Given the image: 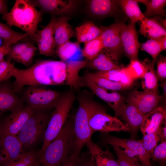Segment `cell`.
Instances as JSON below:
<instances>
[{
    "label": "cell",
    "instance_id": "cell-7",
    "mask_svg": "<svg viewBox=\"0 0 166 166\" xmlns=\"http://www.w3.org/2000/svg\"><path fill=\"white\" fill-rule=\"evenodd\" d=\"M23 90L22 99L34 110L55 109L63 94L38 85L27 86Z\"/></svg>",
    "mask_w": 166,
    "mask_h": 166
},
{
    "label": "cell",
    "instance_id": "cell-8",
    "mask_svg": "<svg viewBox=\"0 0 166 166\" xmlns=\"http://www.w3.org/2000/svg\"><path fill=\"white\" fill-rule=\"evenodd\" d=\"M104 143L110 145H116L123 148V151L129 157L136 160L145 166H153L151 164V155L144 148L140 140L131 138H122L103 133Z\"/></svg>",
    "mask_w": 166,
    "mask_h": 166
},
{
    "label": "cell",
    "instance_id": "cell-25",
    "mask_svg": "<svg viewBox=\"0 0 166 166\" xmlns=\"http://www.w3.org/2000/svg\"><path fill=\"white\" fill-rule=\"evenodd\" d=\"M101 28L90 21L77 26L75 29L77 38L79 43L85 44L96 38L101 35Z\"/></svg>",
    "mask_w": 166,
    "mask_h": 166
},
{
    "label": "cell",
    "instance_id": "cell-40",
    "mask_svg": "<svg viewBox=\"0 0 166 166\" xmlns=\"http://www.w3.org/2000/svg\"><path fill=\"white\" fill-rule=\"evenodd\" d=\"M56 17L52 16L48 24L42 30L37 31L33 40L38 43L44 39L53 36L54 26Z\"/></svg>",
    "mask_w": 166,
    "mask_h": 166
},
{
    "label": "cell",
    "instance_id": "cell-33",
    "mask_svg": "<svg viewBox=\"0 0 166 166\" xmlns=\"http://www.w3.org/2000/svg\"><path fill=\"white\" fill-rule=\"evenodd\" d=\"M39 151H31L22 154L14 161L5 166H40Z\"/></svg>",
    "mask_w": 166,
    "mask_h": 166
},
{
    "label": "cell",
    "instance_id": "cell-41",
    "mask_svg": "<svg viewBox=\"0 0 166 166\" xmlns=\"http://www.w3.org/2000/svg\"><path fill=\"white\" fill-rule=\"evenodd\" d=\"M160 165H165L166 163V140L155 148L151 158Z\"/></svg>",
    "mask_w": 166,
    "mask_h": 166
},
{
    "label": "cell",
    "instance_id": "cell-17",
    "mask_svg": "<svg viewBox=\"0 0 166 166\" xmlns=\"http://www.w3.org/2000/svg\"><path fill=\"white\" fill-rule=\"evenodd\" d=\"M87 8L93 17L103 18L112 16L120 10L118 0H91L87 1Z\"/></svg>",
    "mask_w": 166,
    "mask_h": 166
},
{
    "label": "cell",
    "instance_id": "cell-44",
    "mask_svg": "<svg viewBox=\"0 0 166 166\" xmlns=\"http://www.w3.org/2000/svg\"><path fill=\"white\" fill-rule=\"evenodd\" d=\"M157 64L156 73L159 79L164 80L166 78V58L159 55L156 60Z\"/></svg>",
    "mask_w": 166,
    "mask_h": 166
},
{
    "label": "cell",
    "instance_id": "cell-12",
    "mask_svg": "<svg viewBox=\"0 0 166 166\" xmlns=\"http://www.w3.org/2000/svg\"><path fill=\"white\" fill-rule=\"evenodd\" d=\"M23 153L22 145L16 136L1 133L0 136V166L17 160Z\"/></svg>",
    "mask_w": 166,
    "mask_h": 166
},
{
    "label": "cell",
    "instance_id": "cell-43",
    "mask_svg": "<svg viewBox=\"0 0 166 166\" xmlns=\"http://www.w3.org/2000/svg\"><path fill=\"white\" fill-rule=\"evenodd\" d=\"M32 44L29 42H22L11 46L7 55V59L14 60Z\"/></svg>",
    "mask_w": 166,
    "mask_h": 166
},
{
    "label": "cell",
    "instance_id": "cell-19",
    "mask_svg": "<svg viewBox=\"0 0 166 166\" xmlns=\"http://www.w3.org/2000/svg\"><path fill=\"white\" fill-rule=\"evenodd\" d=\"M85 145L94 166H119L117 159L109 149L102 150L91 139Z\"/></svg>",
    "mask_w": 166,
    "mask_h": 166
},
{
    "label": "cell",
    "instance_id": "cell-29",
    "mask_svg": "<svg viewBox=\"0 0 166 166\" xmlns=\"http://www.w3.org/2000/svg\"><path fill=\"white\" fill-rule=\"evenodd\" d=\"M135 0L138 3H141L146 6V10L143 13L145 18H149L155 16L163 18L165 16V10L164 8L166 5V0Z\"/></svg>",
    "mask_w": 166,
    "mask_h": 166
},
{
    "label": "cell",
    "instance_id": "cell-31",
    "mask_svg": "<svg viewBox=\"0 0 166 166\" xmlns=\"http://www.w3.org/2000/svg\"><path fill=\"white\" fill-rule=\"evenodd\" d=\"M26 33L14 31L5 24L0 22V38L4 41V44L11 46L18 41L28 36Z\"/></svg>",
    "mask_w": 166,
    "mask_h": 166
},
{
    "label": "cell",
    "instance_id": "cell-38",
    "mask_svg": "<svg viewBox=\"0 0 166 166\" xmlns=\"http://www.w3.org/2000/svg\"><path fill=\"white\" fill-rule=\"evenodd\" d=\"M37 49V48L32 44L14 60L29 68L33 64V59Z\"/></svg>",
    "mask_w": 166,
    "mask_h": 166
},
{
    "label": "cell",
    "instance_id": "cell-52",
    "mask_svg": "<svg viewBox=\"0 0 166 166\" xmlns=\"http://www.w3.org/2000/svg\"><path fill=\"white\" fill-rule=\"evenodd\" d=\"M153 18H156L162 25V26L166 29V19H163L162 18L159 16H155Z\"/></svg>",
    "mask_w": 166,
    "mask_h": 166
},
{
    "label": "cell",
    "instance_id": "cell-21",
    "mask_svg": "<svg viewBox=\"0 0 166 166\" xmlns=\"http://www.w3.org/2000/svg\"><path fill=\"white\" fill-rule=\"evenodd\" d=\"M145 115L132 105H125L120 116L129 128L131 138L134 139L137 135Z\"/></svg>",
    "mask_w": 166,
    "mask_h": 166
},
{
    "label": "cell",
    "instance_id": "cell-53",
    "mask_svg": "<svg viewBox=\"0 0 166 166\" xmlns=\"http://www.w3.org/2000/svg\"><path fill=\"white\" fill-rule=\"evenodd\" d=\"M158 166H165V165H159Z\"/></svg>",
    "mask_w": 166,
    "mask_h": 166
},
{
    "label": "cell",
    "instance_id": "cell-27",
    "mask_svg": "<svg viewBox=\"0 0 166 166\" xmlns=\"http://www.w3.org/2000/svg\"><path fill=\"white\" fill-rule=\"evenodd\" d=\"M83 77L91 81L99 87L110 90H123L130 88L121 82L113 81L99 77L94 73L86 72Z\"/></svg>",
    "mask_w": 166,
    "mask_h": 166
},
{
    "label": "cell",
    "instance_id": "cell-30",
    "mask_svg": "<svg viewBox=\"0 0 166 166\" xmlns=\"http://www.w3.org/2000/svg\"><path fill=\"white\" fill-rule=\"evenodd\" d=\"M104 48L100 35L84 44L81 51V55L86 60L90 61L96 57Z\"/></svg>",
    "mask_w": 166,
    "mask_h": 166
},
{
    "label": "cell",
    "instance_id": "cell-50",
    "mask_svg": "<svg viewBox=\"0 0 166 166\" xmlns=\"http://www.w3.org/2000/svg\"><path fill=\"white\" fill-rule=\"evenodd\" d=\"M160 86L163 90V95H162V100L163 102L166 104V81H163L160 85Z\"/></svg>",
    "mask_w": 166,
    "mask_h": 166
},
{
    "label": "cell",
    "instance_id": "cell-24",
    "mask_svg": "<svg viewBox=\"0 0 166 166\" xmlns=\"http://www.w3.org/2000/svg\"><path fill=\"white\" fill-rule=\"evenodd\" d=\"M145 67V72L142 83L144 91L158 94V78L154 69V65L148 58L143 61Z\"/></svg>",
    "mask_w": 166,
    "mask_h": 166
},
{
    "label": "cell",
    "instance_id": "cell-10",
    "mask_svg": "<svg viewBox=\"0 0 166 166\" xmlns=\"http://www.w3.org/2000/svg\"><path fill=\"white\" fill-rule=\"evenodd\" d=\"M85 86L106 103L114 110L116 117L120 116L125 105L124 97L120 93L99 86L91 81L82 77Z\"/></svg>",
    "mask_w": 166,
    "mask_h": 166
},
{
    "label": "cell",
    "instance_id": "cell-28",
    "mask_svg": "<svg viewBox=\"0 0 166 166\" xmlns=\"http://www.w3.org/2000/svg\"><path fill=\"white\" fill-rule=\"evenodd\" d=\"M94 73L99 77L113 81L121 82L130 87L134 81L129 76L124 68L106 71H97Z\"/></svg>",
    "mask_w": 166,
    "mask_h": 166
},
{
    "label": "cell",
    "instance_id": "cell-55",
    "mask_svg": "<svg viewBox=\"0 0 166 166\" xmlns=\"http://www.w3.org/2000/svg\"><path fill=\"white\" fill-rule=\"evenodd\" d=\"M42 166H46L44 165H42Z\"/></svg>",
    "mask_w": 166,
    "mask_h": 166
},
{
    "label": "cell",
    "instance_id": "cell-49",
    "mask_svg": "<svg viewBox=\"0 0 166 166\" xmlns=\"http://www.w3.org/2000/svg\"><path fill=\"white\" fill-rule=\"evenodd\" d=\"M7 12V6L5 1L0 0V14L3 15Z\"/></svg>",
    "mask_w": 166,
    "mask_h": 166
},
{
    "label": "cell",
    "instance_id": "cell-45",
    "mask_svg": "<svg viewBox=\"0 0 166 166\" xmlns=\"http://www.w3.org/2000/svg\"><path fill=\"white\" fill-rule=\"evenodd\" d=\"M76 166H94L91 155L88 152L81 153L76 159Z\"/></svg>",
    "mask_w": 166,
    "mask_h": 166
},
{
    "label": "cell",
    "instance_id": "cell-4",
    "mask_svg": "<svg viewBox=\"0 0 166 166\" xmlns=\"http://www.w3.org/2000/svg\"><path fill=\"white\" fill-rule=\"evenodd\" d=\"M75 99L74 90L72 89L63 93L54 111L51 113L43 137V144L39 150V156L63 128Z\"/></svg>",
    "mask_w": 166,
    "mask_h": 166
},
{
    "label": "cell",
    "instance_id": "cell-15",
    "mask_svg": "<svg viewBox=\"0 0 166 166\" xmlns=\"http://www.w3.org/2000/svg\"><path fill=\"white\" fill-rule=\"evenodd\" d=\"M122 45L126 55L130 60H138L140 43L136 23L127 25L123 22L121 31Z\"/></svg>",
    "mask_w": 166,
    "mask_h": 166
},
{
    "label": "cell",
    "instance_id": "cell-47",
    "mask_svg": "<svg viewBox=\"0 0 166 166\" xmlns=\"http://www.w3.org/2000/svg\"><path fill=\"white\" fill-rule=\"evenodd\" d=\"M73 155L63 161L59 166H76V161L77 157Z\"/></svg>",
    "mask_w": 166,
    "mask_h": 166
},
{
    "label": "cell",
    "instance_id": "cell-32",
    "mask_svg": "<svg viewBox=\"0 0 166 166\" xmlns=\"http://www.w3.org/2000/svg\"><path fill=\"white\" fill-rule=\"evenodd\" d=\"M80 50L79 43L69 41L58 46L55 54L63 61H67Z\"/></svg>",
    "mask_w": 166,
    "mask_h": 166
},
{
    "label": "cell",
    "instance_id": "cell-3",
    "mask_svg": "<svg viewBox=\"0 0 166 166\" xmlns=\"http://www.w3.org/2000/svg\"><path fill=\"white\" fill-rule=\"evenodd\" d=\"M51 113L48 110H34L16 136L22 144L23 153L35 150L43 140Z\"/></svg>",
    "mask_w": 166,
    "mask_h": 166
},
{
    "label": "cell",
    "instance_id": "cell-9",
    "mask_svg": "<svg viewBox=\"0 0 166 166\" xmlns=\"http://www.w3.org/2000/svg\"><path fill=\"white\" fill-rule=\"evenodd\" d=\"M34 111V110L27 105L18 110L11 112L4 118H1L0 119L1 133L17 136Z\"/></svg>",
    "mask_w": 166,
    "mask_h": 166
},
{
    "label": "cell",
    "instance_id": "cell-23",
    "mask_svg": "<svg viewBox=\"0 0 166 166\" xmlns=\"http://www.w3.org/2000/svg\"><path fill=\"white\" fill-rule=\"evenodd\" d=\"M140 33L148 39L157 40L166 36V30L154 18H146L140 22Z\"/></svg>",
    "mask_w": 166,
    "mask_h": 166
},
{
    "label": "cell",
    "instance_id": "cell-35",
    "mask_svg": "<svg viewBox=\"0 0 166 166\" xmlns=\"http://www.w3.org/2000/svg\"><path fill=\"white\" fill-rule=\"evenodd\" d=\"M130 77L133 81L143 77L145 72V67L143 61L138 60H131L130 64L124 68Z\"/></svg>",
    "mask_w": 166,
    "mask_h": 166
},
{
    "label": "cell",
    "instance_id": "cell-48",
    "mask_svg": "<svg viewBox=\"0 0 166 166\" xmlns=\"http://www.w3.org/2000/svg\"><path fill=\"white\" fill-rule=\"evenodd\" d=\"M11 47L4 44L0 46V63L4 60V57L7 55Z\"/></svg>",
    "mask_w": 166,
    "mask_h": 166
},
{
    "label": "cell",
    "instance_id": "cell-37",
    "mask_svg": "<svg viewBox=\"0 0 166 166\" xmlns=\"http://www.w3.org/2000/svg\"><path fill=\"white\" fill-rule=\"evenodd\" d=\"M40 54L53 57L55 54V45L53 36L44 39L38 43Z\"/></svg>",
    "mask_w": 166,
    "mask_h": 166
},
{
    "label": "cell",
    "instance_id": "cell-14",
    "mask_svg": "<svg viewBox=\"0 0 166 166\" xmlns=\"http://www.w3.org/2000/svg\"><path fill=\"white\" fill-rule=\"evenodd\" d=\"M24 102L16 95L13 83L9 79L0 83V119L6 112L11 113L21 109Z\"/></svg>",
    "mask_w": 166,
    "mask_h": 166
},
{
    "label": "cell",
    "instance_id": "cell-5",
    "mask_svg": "<svg viewBox=\"0 0 166 166\" xmlns=\"http://www.w3.org/2000/svg\"><path fill=\"white\" fill-rule=\"evenodd\" d=\"M91 97L89 104V122L93 133L97 131L106 133L128 131L126 124L117 117L108 114L103 106Z\"/></svg>",
    "mask_w": 166,
    "mask_h": 166
},
{
    "label": "cell",
    "instance_id": "cell-26",
    "mask_svg": "<svg viewBox=\"0 0 166 166\" xmlns=\"http://www.w3.org/2000/svg\"><path fill=\"white\" fill-rule=\"evenodd\" d=\"M118 3L121 9L130 19L131 22L136 23L147 18L135 0H119Z\"/></svg>",
    "mask_w": 166,
    "mask_h": 166
},
{
    "label": "cell",
    "instance_id": "cell-11",
    "mask_svg": "<svg viewBox=\"0 0 166 166\" xmlns=\"http://www.w3.org/2000/svg\"><path fill=\"white\" fill-rule=\"evenodd\" d=\"M162 98V95L158 94L134 90L131 92L125 101L146 115L159 106V103Z\"/></svg>",
    "mask_w": 166,
    "mask_h": 166
},
{
    "label": "cell",
    "instance_id": "cell-39",
    "mask_svg": "<svg viewBox=\"0 0 166 166\" xmlns=\"http://www.w3.org/2000/svg\"><path fill=\"white\" fill-rule=\"evenodd\" d=\"M160 139L156 132L143 135L139 140L144 148L151 156Z\"/></svg>",
    "mask_w": 166,
    "mask_h": 166
},
{
    "label": "cell",
    "instance_id": "cell-18",
    "mask_svg": "<svg viewBox=\"0 0 166 166\" xmlns=\"http://www.w3.org/2000/svg\"><path fill=\"white\" fill-rule=\"evenodd\" d=\"M118 58L109 50L104 48L96 57L88 61L85 67L97 71L120 69Z\"/></svg>",
    "mask_w": 166,
    "mask_h": 166
},
{
    "label": "cell",
    "instance_id": "cell-36",
    "mask_svg": "<svg viewBox=\"0 0 166 166\" xmlns=\"http://www.w3.org/2000/svg\"><path fill=\"white\" fill-rule=\"evenodd\" d=\"M117 157L119 166H145L139 161L131 158L116 145H111Z\"/></svg>",
    "mask_w": 166,
    "mask_h": 166
},
{
    "label": "cell",
    "instance_id": "cell-1",
    "mask_svg": "<svg viewBox=\"0 0 166 166\" xmlns=\"http://www.w3.org/2000/svg\"><path fill=\"white\" fill-rule=\"evenodd\" d=\"M75 141L74 116H71L67 119L60 132L39 156L40 164L59 166L74 154Z\"/></svg>",
    "mask_w": 166,
    "mask_h": 166
},
{
    "label": "cell",
    "instance_id": "cell-51",
    "mask_svg": "<svg viewBox=\"0 0 166 166\" xmlns=\"http://www.w3.org/2000/svg\"><path fill=\"white\" fill-rule=\"evenodd\" d=\"M157 41L161 46L162 51L165 50H166V36L161 38Z\"/></svg>",
    "mask_w": 166,
    "mask_h": 166
},
{
    "label": "cell",
    "instance_id": "cell-20",
    "mask_svg": "<svg viewBox=\"0 0 166 166\" xmlns=\"http://www.w3.org/2000/svg\"><path fill=\"white\" fill-rule=\"evenodd\" d=\"M166 120L165 105H159L155 110L145 115L140 128V131L143 135L156 133Z\"/></svg>",
    "mask_w": 166,
    "mask_h": 166
},
{
    "label": "cell",
    "instance_id": "cell-16",
    "mask_svg": "<svg viewBox=\"0 0 166 166\" xmlns=\"http://www.w3.org/2000/svg\"><path fill=\"white\" fill-rule=\"evenodd\" d=\"M123 22H116L101 28V36L104 48L109 50L117 57L123 50L121 36Z\"/></svg>",
    "mask_w": 166,
    "mask_h": 166
},
{
    "label": "cell",
    "instance_id": "cell-6",
    "mask_svg": "<svg viewBox=\"0 0 166 166\" xmlns=\"http://www.w3.org/2000/svg\"><path fill=\"white\" fill-rule=\"evenodd\" d=\"M90 97L85 92L77 97L78 107L74 116L75 141L74 155L78 156L93 134L89 122V104Z\"/></svg>",
    "mask_w": 166,
    "mask_h": 166
},
{
    "label": "cell",
    "instance_id": "cell-54",
    "mask_svg": "<svg viewBox=\"0 0 166 166\" xmlns=\"http://www.w3.org/2000/svg\"><path fill=\"white\" fill-rule=\"evenodd\" d=\"M1 134V132L0 128V136Z\"/></svg>",
    "mask_w": 166,
    "mask_h": 166
},
{
    "label": "cell",
    "instance_id": "cell-22",
    "mask_svg": "<svg viewBox=\"0 0 166 166\" xmlns=\"http://www.w3.org/2000/svg\"><path fill=\"white\" fill-rule=\"evenodd\" d=\"M70 18L65 16L56 18L54 26L53 37L56 49L59 45L70 40L74 32L69 25Z\"/></svg>",
    "mask_w": 166,
    "mask_h": 166
},
{
    "label": "cell",
    "instance_id": "cell-34",
    "mask_svg": "<svg viewBox=\"0 0 166 166\" xmlns=\"http://www.w3.org/2000/svg\"><path fill=\"white\" fill-rule=\"evenodd\" d=\"M139 48L151 56L152 58V63L154 65L160 53L162 51L159 42L152 39H149L145 42L140 43Z\"/></svg>",
    "mask_w": 166,
    "mask_h": 166
},
{
    "label": "cell",
    "instance_id": "cell-13",
    "mask_svg": "<svg viewBox=\"0 0 166 166\" xmlns=\"http://www.w3.org/2000/svg\"><path fill=\"white\" fill-rule=\"evenodd\" d=\"M35 6L53 15L67 16L72 14L77 9L79 1L73 0H36L31 1Z\"/></svg>",
    "mask_w": 166,
    "mask_h": 166
},
{
    "label": "cell",
    "instance_id": "cell-2",
    "mask_svg": "<svg viewBox=\"0 0 166 166\" xmlns=\"http://www.w3.org/2000/svg\"><path fill=\"white\" fill-rule=\"evenodd\" d=\"M42 14L31 1L16 0L10 11L3 16L8 25L20 28L33 38L42 21Z\"/></svg>",
    "mask_w": 166,
    "mask_h": 166
},
{
    "label": "cell",
    "instance_id": "cell-46",
    "mask_svg": "<svg viewBox=\"0 0 166 166\" xmlns=\"http://www.w3.org/2000/svg\"><path fill=\"white\" fill-rule=\"evenodd\" d=\"M161 142L166 140V122L164 121L160 126L156 132Z\"/></svg>",
    "mask_w": 166,
    "mask_h": 166
},
{
    "label": "cell",
    "instance_id": "cell-42",
    "mask_svg": "<svg viewBox=\"0 0 166 166\" xmlns=\"http://www.w3.org/2000/svg\"><path fill=\"white\" fill-rule=\"evenodd\" d=\"M14 63L7 59L0 63V83L12 77Z\"/></svg>",
    "mask_w": 166,
    "mask_h": 166
}]
</instances>
